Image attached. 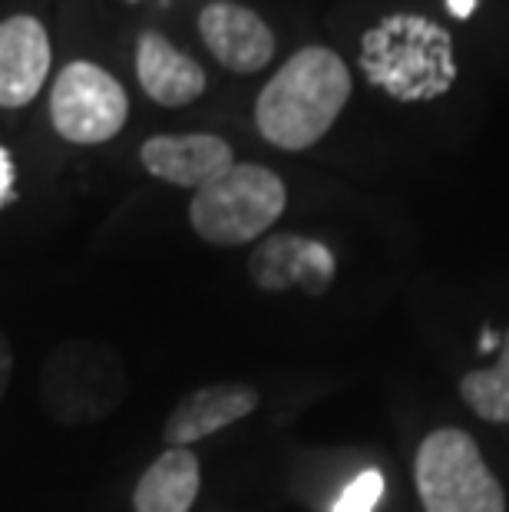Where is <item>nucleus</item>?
<instances>
[{
  "instance_id": "nucleus-7",
  "label": "nucleus",
  "mask_w": 509,
  "mask_h": 512,
  "mask_svg": "<svg viewBox=\"0 0 509 512\" xmlns=\"http://www.w3.org/2000/svg\"><path fill=\"white\" fill-rule=\"evenodd\" d=\"M50 73V37L37 17L17 14L0 24V106L34 103Z\"/></svg>"
},
{
  "instance_id": "nucleus-18",
  "label": "nucleus",
  "mask_w": 509,
  "mask_h": 512,
  "mask_svg": "<svg viewBox=\"0 0 509 512\" xmlns=\"http://www.w3.org/2000/svg\"><path fill=\"white\" fill-rule=\"evenodd\" d=\"M496 347V334L493 331H483V351H493Z\"/></svg>"
},
{
  "instance_id": "nucleus-6",
  "label": "nucleus",
  "mask_w": 509,
  "mask_h": 512,
  "mask_svg": "<svg viewBox=\"0 0 509 512\" xmlns=\"http://www.w3.org/2000/svg\"><path fill=\"white\" fill-rule=\"evenodd\" d=\"M252 281L262 291L301 288L305 294H324L334 281V255L314 238L272 235L252 252L248 261Z\"/></svg>"
},
{
  "instance_id": "nucleus-11",
  "label": "nucleus",
  "mask_w": 509,
  "mask_h": 512,
  "mask_svg": "<svg viewBox=\"0 0 509 512\" xmlns=\"http://www.w3.org/2000/svg\"><path fill=\"white\" fill-rule=\"evenodd\" d=\"M136 73L149 100L169 110L196 103L205 93V70L156 30H146L136 43Z\"/></svg>"
},
{
  "instance_id": "nucleus-8",
  "label": "nucleus",
  "mask_w": 509,
  "mask_h": 512,
  "mask_svg": "<svg viewBox=\"0 0 509 512\" xmlns=\"http://www.w3.org/2000/svg\"><path fill=\"white\" fill-rule=\"evenodd\" d=\"M139 159H143L149 176H156L169 185H179V189H196V192L235 166L232 146L209 133L153 136L139 149Z\"/></svg>"
},
{
  "instance_id": "nucleus-14",
  "label": "nucleus",
  "mask_w": 509,
  "mask_h": 512,
  "mask_svg": "<svg viewBox=\"0 0 509 512\" xmlns=\"http://www.w3.org/2000/svg\"><path fill=\"white\" fill-rule=\"evenodd\" d=\"M381 496H384V476L377 470H364L338 496V503H334L331 512H374V506L381 503Z\"/></svg>"
},
{
  "instance_id": "nucleus-16",
  "label": "nucleus",
  "mask_w": 509,
  "mask_h": 512,
  "mask_svg": "<svg viewBox=\"0 0 509 512\" xmlns=\"http://www.w3.org/2000/svg\"><path fill=\"white\" fill-rule=\"evenodd\" d=\"M10 374H14V351H10L7 334L0 331V400H4L7 387H10Z\"/></svg>"
},
{
  "instance_id": "nucleus-10",
  "label": "nucleus",
  "mask_w": 509,
  "mask_h": 512,
  "mask_svg": "<svg viewBox=\"0 0 509 512\" xmlns=\"http://www.w3.org/2000/svg\"><path fill=\"white\" fill-rule=\"evenodd\" d=\"M258 407V394L245 384H212L192 390L189 397L179 400V407L172 410L166 420L162 437L172 450H189V443L212 437L225 427H232L242 417H248Z\"/></svg>"
},
{
  "instance_id": "nucleus-15",
  "label": "nucleus",
  "mask_w": 509,
  "mask_h": 512,
  "mask_svg": "<svg viewBox=\"0 0 509 512\" xmlns=\"http://www.w3.org/2000/svg\"><path fill=\"white\" fill-rule=\"evenodd\" d=\"M14 199V162H10V152L0 146V209Z\"/></svg>"
},
{
  "instance_id": "nucleus-12",
  "label": "nucleus",
  "mask_w": 509,
  "mask_h": 512,
  "mask_svg": "<svg viewBox=\"0 0 509 512\" xmlns=\"http://www.w3.org/2000/svg\"><path fill=\"white\" fill-rule=\"evenodd\" d=\"M199 496V460L192 450H166L139 479L136 512H189Z\"/></svg>"
},
{
  "instance_id": "nucleus-5",
  "label": "nucleus",
  "mask_w": 509,
  "mask_h": 512,
  "mask_svg": "<svg viewBox=\"0 0 509 512\" xmlns=\"http://www.w3.org/2000/svg\"><path fill=\"white\" fill-rule=\"evenodd\" d=\"M126 116V90L113 73L86 60H77L60 70L50 93V123L67 143H106L126 126Z\"/></svg>"
},
{
  "instance_id": "nucleus-3",
  "label": "nucleus",
  "mask_w": 509,
  "mask_h": 512,
  "mask_svg": "<svg viewBox=\"0 0 509 512\" xmlns=\"http://www.w3.org/2000/svg\"><path fill=\"white\" fill-rule=\"evenodd\" d=\"M288 205L285 182L258 162H235L229 172L192 195L189 222L202 242L232 248L262 238Z\"/></svg>"
},
{
  "instance_id": "nucleus-1",
  "label": "nucleus",
  "mask_w": 509,
  "mask_h": 512,
  "mask_svg": "<svg viewBox=\"0 0 509 512\" xmlns=\"http://www.w3.org/2000/svg\"><path fill=\"white\" fill-rule=\"evenodd\" d=\"M348 100V63L328 47H305L258 93L255 126L272 146L301 152L324 139Z\"/></svg>"
},
{
  "instance_id": "nucleus-13",
  "label": "nucleus",
  "mask_w": 509,
  "mask_h": 512,
  "mask_svg": "<svg viewBox=\"0 0 509 512\" xmlns=\"http://www.w3.org/2000/svg\"><path fill=\"white\" fill-rule=\"evenodd\" d=\"M460 397L480 420L509 423V328L500 341V361L486 370L463 374Z\"/></svg>"
},
{
  "instance_id": "nucleus-17",
  "label": "nucleus",
  "mask_w": 509,
  "mask_h": 512,
  "mask_svg": "<svg viewBox=\"0 0 509 512\" xmlns=\"http://www.w3.org/2000/svg\"><path fill=\"white\" fill-rule=\"evenodd\" d=\"M476 4H480V0H447V10L457 20H470L473 17V10H476Z\"/></svg>"
},
{
  "instance_id": "nucleus-2",
  "label": "nucleus",
  "mask_w": 509,
  "mask_h": 512,
  "mask_svg": "<svg viewBox=\"0 0 509 512\" xmlns=\"http://www.w3.org/2000/svg\"><path fill=\"white\" fill-rule=\"evenodd\" d=\"M367 83L400 103H430L457 83L453 37L430 17L387 14L361 40Z\"/></svg>"
},
{
  "instance_id": "nucleus-9",
  "label": "nucleus",
  "mask_w": 509,
  "mask_h": 512,
  "mask_svg": "<svg viewBox=\"0 0 509 512\" xmlns=\"http://www.w3.org/2000/svg\"><path fill=\"white\" fill-rule=\"evenodd\" d=\"M199 34L212 57L232 73H258L275 57V34L255 10L209 4L199 14Z\"/></svg>"
},
{
  "instance_id": "nucleus-4",
  "label": "nucleus",
  "mask_w": 509,
  "mask_h": 512,
  "mask_svg": "<svg viewBox=\"0 0 509 512\" xmlns=\"http://www.w3.org/2000/svg\"><path fill=\"white\" fill-rule=\"evenodd\" d=\"M414 483L424 512H506L500 479L467 430H433L420 443Z\"/></svg>"
}]
</instances>
